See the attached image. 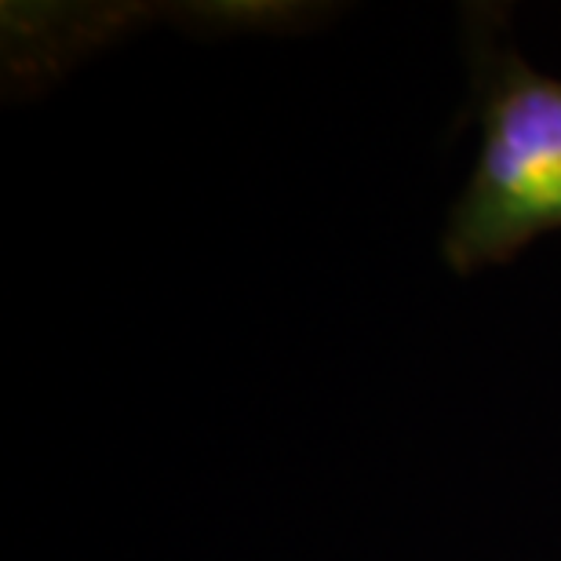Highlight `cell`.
Listing matches in <instances>:
<instances>
[{
  "label": "cell",
  "instance_id": "obj_1",
  "mask_svg": "<svg viewBox=\"0 0 561 561\" xmlns=\"http://www.w3.org/2000/svg\"><path fill=\"white\" fill-rule=\"evenodd\" d=\"M561 230V81L503 55L485 88L481 150L445 233L459 274Z\"/></svg>",
  "mask_w": 561,
  "mask_h": 561
}]
</instances>
